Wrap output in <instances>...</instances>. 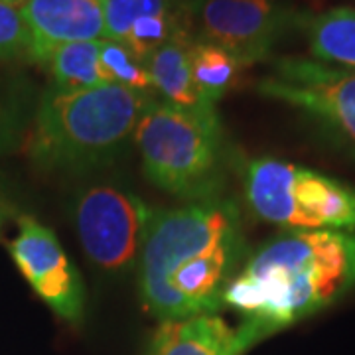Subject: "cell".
<instances>
[{"label":"cell","mask_w":355,"mask_h":355,"mask_svg":"<svg viewBox=\"0 0 355 355\" xmlns=\"http://www.w3.org/2000/svg\"><path fill=\"white\" fill-rule=\"evenodd\" d=\"M32 48L34 42L22 10L0 2V62L30 60Z\"/></svg>","instance_id":"20"},{"label":"cell","mask_w":355,"mask_h":355,"mask_svg":"<svg viewBox=\"0 0 355 355\" xmlns=\"http://www.w3.org/2000/svg\"><path fill=\"white\" fill-rule=\"evenodd\" d=\"M257 91L302 109L355 144V73L304 58H282Z\"/></svg>","instance_id":"7"},{"label":"cell","mask_w":355,"mask_h":355,"mask_svg":"<svg viewBox=\"0 0 355 355\" xmlns=\"http://www.w3.org/2000/svg\"><path fill=\"white\" fill-rule=\"evenodd\" d=\"M176 4L178 0H105V40L123 42L137 18L144 14L174 10Z\"/></svg>","instance_id":"19"},{"label":"cell","mask_w":355,"mask_h":355,"mask_svg":"<svg viewBox=\"0 0 355 355\" xmlns=\"http://www.w3.org/2000/svg\"><path fill=\"white\" fill-rule=\"evenodd\" d=\"M154 99L146 91L103 83L50 87L40 99L28 137L30 158L46 170L83 172L109 164L125 146Z\"/></svg>","instance_id":"2"},{"label":"cell","mask_w":355,"mask_h":355,"mask_svg":"<svg viewBox=\"0 0 355 355\" xmlns=\"http://www.w3.org/2000/svg\"><path fill=\"white\" fill-rule=\"evenodd\" d=\"M190 48L186 34H180L164 46H160L146 60V69L153 81V87L158 89L166 101L184 107V109H216V105L205 101L198 91L190 69Z\"/></svg>","instance_id":"13"},{"label":"cell","mask_w":355,"mask_h":355,"mask_svg":"<svg viewBox=\"0 0 355 355\" xmlns=\"http://www.w3.org/2000/svg\"><path fill=\"white\" fill-rule=\"evenodd\" d=\"M0 2H2V4H10V6H18V8H20L26 0H0Z\"/></svg>","instance_id":"24"},{"label":"cell","mask_w":355,"mask_h":355,"mask_svg":"<svg viewBox=\"0 0 355 355\" xmlns=\"http://www.w3.org/2000/svg\"><path fill=\"white\" fill-rule=\"evenodd\" d=\"M298 24L314 58L355 67V8H331L328 12L298 18Z\"/></svg>","instance_id":"15"},{"label":"cell","mask_w":355,"mask_h":355,"mask_svg":"<svg viewBox=\"0 0 355 355\" xmlns=\"http://www.w3.org/2000/svg\"><path fill=\"white\" fill-rule=\"evenodd\" d=\"M26 114L18 99L0 83V156L12 154L22 144Z\"/></svg>","instance_id":"21"},{"label":"cell","mask_w":355,"mask_h":355,"mask_svg":"<svg viewBox=\"0 0 355 355\" xmlns=\"http://www.w3.org/2000/svg\"><path fill=\"white\" fill-rule=\"evenodd\" d=\"M4 193H6V182H4V174L0 172V202H6Z\"/></svg>","instance_id":"23"},{"label":"cell","mask_w":355,"mask_h":355,"mask_svg":"<svg viewBox=\"0 0 355 355\" xmlns=\"http://www.w3.org/2000/svg\"><path fill=\"white\" fill-rule=\"evenodd\" d=\"M292 20L272 0H205L200 10L202 42L229 51L239 65L266 60Z\"/></svg>","instance_id":"9"},{"label":"cell","mask_w":355,"mask_h":355,"mask_svg":"<svg viewBox=\"0 0 355 355\" xmlns=\"http://www.w3.org/2000/svg\"><path fill=\"white\" fill-rule=\"evenodd\" d=\"M132 137L154 186L188 202L219 198L223 137L216 109L193 111L153 101Z\"/></svg>","instance_id":"3"},{"label":"cell","mask_w":355,"mask_h":355,"mask_svg":"<svg viewBox=\"0 0 355 355\" xmlns=\"http://www.w3.org/2000/svg\"><path fill=\"white\" fill-rule=\"evenodd\" d=\"M241 239V216L229 200L190 202L174 209H153L140 251V296L160 322L198 316L168 288L178 266L217 247Z\"/></svg>","instance_id":"4"},{"label":"cell","mask_w":355,"mask_h":355,"mask_svg":"<svg viewBox=\"0 0 355 355\" xmlns=\"http://www.w3.org/2000/svg\"><path fill=\"white\" fill-rule=\"evenodd\" d=\"M8 251L32 291L55 316L69 324L83 320V280L50 227L42 225L36 217L22 216L16 237L8 243Z\"/></svg>","instance_id":"8"},{"label":"cell","mask_w":355,"mask_h":355,"mask_svg":"<svg viewBox=\"0 0 355 355\" xmlns=\"http://www.w3.org/2000/svg\"><path fill=\"white\" fill-rule=\"evenodd\" d=\"M241 253V239L217 247L209 253L196 257L168 277V288L178 294L193 314H214L221 306V292Z\"/></svg>","instance_id":"12"},{"label":"cell","mask_w":355,"mask_h":355,"mask_svg":"<svg viewBox=\"0 0 355 355\" xmlns=\"http://www.w3.org/2000/svg\"><path fill=\"white\" fill-rule=\"evenodd\" d=\"M180 34L184 32L180 28V14L174 8V10L144 14L137 18L128 30L127 38L123 40V44L146 65V60L154 51Z\"/></svg>","instance_id":"17"},{"label":"cell","mask_w":355,"mask_h":355,"mask_svg":"<svg viewBox=\"0 0 355 355\" xmlns=\"http://www.w3.org/2000/svg\"><path fill=\"white\" fill-rule=\"evenodd\" d=\"M247 352L237 330L216 314L162 322L146 355H243Z\"/></svg>","instance_id":"11"},{"label":"cell","mask_w":355,"mask_h":355,"mask_svg":"<svg viewBox=\"0 0 355 355\" xmlns=\"http://www.w3.org/2000/svg\"><path fill=\"white\" fill-rule=\"evenodd\" d=\"M99 42H71L51 46L34 55L32 62L42 65L50 73L53 87L73 89L97 87L111 83L99 60Z\"/></svg>","instance_id":"14"},{"label":"cell","mask_w":355,"mask_h":355,"mask_svg":"<svg viewBox=\"0 0 355 355\" xmlns=\"http://www.w3.org/2000/svg\"><path fill=\"white\" fill-rule=\"evenodd\" d=\"M32 34V58L51 46L107 38L105 0H26L20 6Z\"/></svg>","instance_id":"10"},{"label":"cell","mask_w":355,"mask_h":355,"mask_svg":"<svg viewBox=\"0 0 355 355\" xmlns=\"http://www.w3.org/2000/svg\"><path fill=\"white\" fill-rule=\"evenodd\" d=\"M239 62L229 51L207 42H196L190 48V69L193 83L205 101L216 105L233 85Z\"/></svg>","instance_id":"16"},{"label":"cell","mask_w":355,"mask_h":355,"mask_svg":"<svg viewBox=\"0 0 355 355\" xmlns=\"http://www.w3.org/2000/svg\"><path fill=\"white\" fill-rule=\"evenodd\" d=\"M241 176L249 209L266 223L355 233V190L347 184L268 156L249 160Z\"/></svg>","instance_id":"5"},{"label":"cell","mask_w":355,"mask_h":355,"mask_svg":"<svg viewBox=\"0 0 355 355\" xmlns=\"http://www.w3.org/2000/svg\"><path fill=\"white\" fill-rule=\"evenodd\" d=\"M355 288V233L291 231L254 251L221 292L241 316L245 349L338 302Z\"/></svg>","instance_id":"1"},{"label":"cell","mask_w":355,"mask_h":355,"mask_svg":"<svg viewBox=\"0 0 355 355\" xmlns=\"http://www.w3.org/2000/svg\"><path fill=\"white\" fill-rule=\"evenodd\" d=\"M99 60L111 83H119V85L137 89V91H146L148 87H153L146 65L142 64L123 42L101 40Z\"/></svg>","instance_id":"18"},{"label":"cell","mask_w":355,"mask_h":355,"mask_svg":"<svg viewBox=\"0 0 355 355\" xmlns=\"http://www.w3.org/2000/svg\"><path fill=\"white\" fill-rule=\"evenodd\" d=\"M6 214H8V205H6V202H0V229H2V223L6 219Z\"/></svg>","instance_id":"22"},{"label":"cell","mask_w":355,"mask_h":355,"mask_svg":"<svg viewBox=\"0 0 355 355\" xmlns=\"http://www.w3.org/2000/svg\"><path fill=\"white\" fill-rule=\"evenodd\" d=\"M153 209L140 198L114 186L81 191L73 207L79 243L91 263L107 272H123L142 251Z\"/></svg>","instance_id":"6"}]
</instances>
